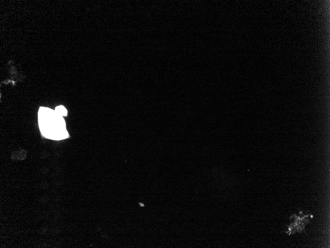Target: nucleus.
Segmentation results:
<instances>
[{
	"label": "nucleus",
	"mask_w": 330,
	"mask_h": 248,
	"mask_svg": "<svg viewBox=\"0 0 330 248\" xmlns=\"http://www.w3.org/2000/svg\"><path fill=\"white\" fill-rule=\"evenodd\" d=\"M40 128L43 135L52 139H63L68 137L62 116L48 108L41 107L39 110Z\"/></svg>",
	"instance_id": "obj_1"
},
{
	"label": "nucleus",
	"mask_w": 330,
	"mask_h": 248,
	"mask_svg": "<svg viewBox=\"0 0 330 248\" xmlns=\"http://www.w3.org/2000/svg\"><path fill=\"white\" fill-rule=\"evenodd\" d=\"M312 215L311 214L299 213L292 214L290 217L291 222L288 225L286 233L289 235L305 231L306 226L310 222Z\"/></svg>",
	"instance_id": "obj_2"
},
{
	"label": "nucleus",
	"mask_w": 330,
	"mask_h": 248,
	"mask_svg": "<svg viewBox=\"0 0 330 248\" xmlns=\"http://www.w3.org/2000/svg\"><path fill=\"white\" fill-rule=\"evenodd\" d=\"M60 116H67V109L62 105H59L56 107L54 110Z\"/></svg>",
	"instance_id": "obj_3"
}]
</instances>
